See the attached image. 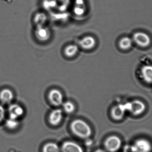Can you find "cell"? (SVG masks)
<instances>
[{"instance_id":"obj_1","label":"cell","mask_w":152,"mask_h":152,"mask_svg":"<svg viewBox=\"0 0 152 152\" xmlns=\"http://www.w3.org/2000/svg\"><path fill=\"white\" fill-rule=\"evenodd\" d=\"M70 128L73 134L80 138L88 139L92 135L90 126L82 120L76 119L72 121Z\"/></svg>"},{"instance_id":"obj_2","label":"cell","mask_w":152,"mask_h":152,"mask_svg":"<svg viewBox=\"0 0 152 152\" xmlns=\"http://www.w3.org/2000/svg\"><path fill=\"white\" fill-rule=\"evenodd\" d=\"M127 110L135 116L142 114L146 109L144 103L140 100H136L125 104Z\"/></svg>"},{"instance_id":"obj_3","label":"cell","mask_w":152,"mask_h":152,"mask_svg":"<svg viewBox=\"0 0 152 152\" xmlns=\"http://www.w3.org/2000/svg\"><path fill=\"white\" fill-rule=\"evenodd\" d=\"M122 145L121 139L117 136L113 135L108 137L104 142L106 150L110 152L118 151Z\"/></svg>"},{"instance_id":"obj_4","label":"cell","mask_w":152,"mask_h":152,"mask_svg":"<svg viewBox=\"0 0 152 152\" xmlns=\"http://www.w3.org/2000/svg\"><path fill=\"white\" fill-rule=\"evenodd\" d=\"M131 147L134 152H151L152 150L151 143L144 138L136 140Z\"/></svg>"},{"instance_id":"obj_5","label":"cell","mask_w":152,"mask_h":152,"mask_svg":"<svg viewBox=\"0 0 152 152\" xmlns=\"http://www.w3.org/2000/svg\"><path fill=\"white\" fill-rule=\"evenodd\" d=\"M48 97L51 104L57 107L62 105L64 102L63 94L60 90L57 88H53L50 90Z\"/></svg>"},{"instance_id":"obj_6","label":"cell","mask_w":152,"mask_h":152,"mask_svg":"<svg viewBox=\"0 0 152 152\" xmlns=\"http://www.w3.org/2000/svg\"><path fill=\"white\" fill-rule=\"evenodd\" d=\"M133 39L138 45L142 47H147L151 43L150 36L144 32H138L135 33Z\"/></svg>"},{"instance_id":"obj_7","label":"cell","mask_w":152,"mask_h":152,"mask_svg":"<svg viewBox=\"0 0 152 152\" xmlns=\"http://www.w3.org/2000/svg\"><path fill=\"white\" fill-rule=\"evenodd\" d=\"M36 37L40 42L48 41L51 37V31L49 28L44 26H37L35 31Z\"/></svg>"},{"instance_id":"obj_8","label":"cell","mask_w":152,"mask_h":152,"mask_svg":"<svg viewBox=\"0 0 152 152\" xmlns=\"http://www.w3.org/2000/svg\"><path fill=\"white\" fill-rule=\"evenodd\" d=\"M127 110L126 104H118L113 106L111 111V115L113 119L119 121L123 119Z\"/></svg>"},{"instance_id":"obj_9","label":"cell","mask_w":152,"mask_h":152,"mask_svg":"<svg viewBox=\"0 0 152 152\" xmlns=\"http://www.w3.org/2000/svg\"><path fill=\"white\" fill-rule=\"evenodd\" d=\"M78 44L80 48L86 50H89L95 47L96 42L94 37L86 36L81 38Z\"/></svg>"},{"instance_id":"obj_10","label":"cell","mask_w":152,"mask_h":152,"mask_svg":"<svg viewBox=\"0 0 152 152\" xmlns=\"http://www.w3.org/2000/svg\"><path fill=\"white\" fill-rule=\"evenodd\" d=\"M9 118L18 119L24 113V109L18 104H12L8 108Z\"/></svg>"},{"instance_id":"obj_11","label":"cell","mask_w":152,"mask_h":152,"mask_svg":"<svg viewBox=\"0 0 152 152\" xmlns=\"http://www.w3.org/2000/svg\"><path fill=\"white\" fill-rule=\"evenodd\" d=\"M63 111L60 109L53 110L49 116V121L51 125L53 126L58 125L63 118Z\"/></svg>"},{"instance_id":"obj_12","label":"cell","mask_w":152,"mask_h":152,"mask_svg":"<svg viewBox=\"0 0 152 152\" xmlns=\"http://www.w3.org/2000/svg\"><path fill=\"white\" fill-rule=\"evenodd\" d=\"M61 152H84L82 147L73 141H66L61 146Z\"/></svg>"},{"instance_id":"obj_13","label":"cell","mask_w":152,"mask_h":152,"mask_svg":"<svg viewBox=\"0 0 152 152\" xmlns=\"http://www.w3.org/2000/svg\"><path fill=\"white\" fill-rule=\"evenodd\" d=\"M14 97V93L10 88H4L0 91V101L4 104L11 103Z\"/></svg>"},{"instance_id":"obj_14","label":"cell","mask_w":152,"mask_h":152,"mask_svg":"<svg viewBox=\"0 0 152 152\" xmlns=\"http://www.w3.org/2000/svg\"><path fill=\"white\" fill-rule=\"evenodd\" d=\"M141 75L145 81L152 84V66L146 65L143 66L141 69Z\"/></svg>"},{"instance_id":"obj_15","label":"cell","mask_w":152,"mask_h":152,"mask_svg":"<svg viewBox=\"0 0 152 152\" xmlns=\"http://www.w3.org/2000/svg\"><path fill=\"white\" fill-rule=\"evenodd\" d=\"M47 20L46 14L42 12L36 13L34 18V21L37 27L45 26Z\"/></svg>"},{"instance_id":"obj_16","label":"cell","mask_w":152,"mask_h":152,"mask_svg":"<svg viewBox=\"0 0 152 152\" xmlns=\"http://www.w3.org/2000/svg\"><path fill=\"white\" fill-rule=\"evenodd\" d=\"M79 51V47L75 44L69 45L65 48L64 53L68 58H73L77 55Z\"/></svg>"},{"instance_id":"obj_17","label":"cell","mask_w":152,"mask_h":152,"mask_svg":"<svg viewBox=\"0 0 152 152\" xmlns=\"http://www.w3.org/2000/svg\"><path fill=\"white\" fill-rule=\"evenodd\" d=\"M133 44V41L129 37H126L121 38L119 42L120 48L123 50L130 49Z\"/></svg>"},{"instance_id":"obj_18","label":"cell","mask_w":152,"mask_h":152,"mask_svg":"<svg viewBox=\"0 0 152 152\" xmlns=\"http://www.w3.org/2000/svg\"><path fill=\"white\" fill-rule=\"evenodd\" d=\"M43 152H60L61 149L55 143L50 142L45 145L43 148Z\"/></svg>"},{"instance_id":"obj_19","label":"cell","mask_w":152,"mask_h":152,"mask_svg":"<svg viewBox=\"0 0 152 152\" xmlns=\"http://www.w3.org/2000/svg\"><path fill=\"white\" fill-rule=\"evenodd\" d=\"M62 105L63 107V110L66 113H68V114L73 113L75 112L76 109L75 104L70 101H66V102H64L62 104Z\"/></svg>"},{"instance_id":"obj_20","label":"cell","mask_w":152,"mask_h":152,"mask_svg":"<svg viewBox=\"0 0 152 152\" xmlns=\"http://www.w3.org/2000/svg\"><path fill=\"white\" fill-rule=\"evenodd\" d=\"M18 121L17 119L9 118L5 121V126L7 128L10 129H14L17 128L19 126Z\"/></svg>"},{"instance_id":"obj_21","label":"cell","mask_w":152,"mask_h":152,"mask_svg":"<svg viewBox=\"0 0 152 152\" xmlns=\"http://www.w3.org/2000/svg\"><path fill=\"white\" fill-rule=\"evenodd\" d=\"M43 6L46 10H50L57 7L58 3L56 0H44Z\"/></svg>"},{"instance_id":"obj_22","label":"cell","mask_w":152,"mask_h":152,"mask_svg":"<svg viewBox=\"0 0 152 152\" xmlns=\"http://www.w3.org/2000/svg\"><path fill=\"white\" fill-rule=\"evenodd\" d=\"M57 3H59L57 7L60 11H65L67 9L69 4V0H56Z\"/></svg>"},{"instance_id":"obj_23","label":"cell","mask_w":152,"mask_h":152,"mask_svg":"<svg viewBox=\"0 0 152 152\" xmlns=\"http://www.w3.org/2000/svg\"><path fill=\"white\" fill-rule=\"evenodd\" d=\"M74 12L77 16H82L86 12L85 5H76L74 9Z\"/></svg>"},{"instance_id":"obj_24","label":"cell","mask_w":152,"mask_h":152,"mask_svg":"<svg viewBox=\"0 0 152 152\" xmlns=\"http://www.w3.org/2000/svg\"><path fill=\"white\" fill-rule=\"evenodd\" d=\"M5 116V110L4 108L0 104V122L3 120Z\"/></svg>"},{"instance_id":"obj_25","label":"cell","mask_w":152,"mask_h":152,"mask_svg":"<svg viewBox=\"0 0 152 152\" xmlns=\"http://www.w3.org/2000/svg\"><path fill=\"white\" fill-rule=\"evenodd\" d=\"M76 5H85L84 0H75Z\"/></svg>"},{"instance_id":"obj_26","label":"cell","mask_w":152,"mask_h":152,"mask_svg":"<svg viewBox=\"0 0 152 152\" xmlns=\"http://www.w3.org/2000/svg\"><path fill=\"white\" fill-rule=\"evenodd\" d=\"M86 143L87 145H90L92 143V141L90 139H89V140H87Z\"/></svg>"},{"instance_id":"obj_27","label":"cell","mask_w":152,"mask_h":152,"mask_svg":"<svg viewBox=\"0 0 152 152\" xmlns=\"http://www.w3.org/2000/svg\"><path fill=\"white\" fill-rule=\"evenodd\" d=\"M94 152H106L104 150H102V149H98L96 150Z\"/></svg>"}]
</instances>
